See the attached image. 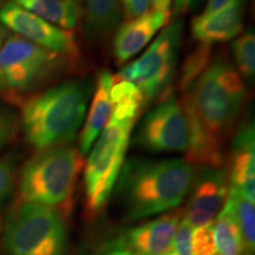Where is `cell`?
Segmentation results:
<instances>
[{"instance_id": "1", "label": "cell", "mask_w": 255, "mask_h": 255, "mask_svg": "<svg viewBox=\"0 0 255 255\" xmlns=\"http://www.w3.org/2000/svg\"><path fill=\"white\" fill-rule=\"evenodd\" d=\"M245 98L246 87L237 69L226 57L212 59L181 102L189 128L188 163L221 167L223 144L239 120Z\"/></svg>"}, {"instance_id": "2", "label": "cell", "mask_w": 255, "mask_h": 255, "mask_svg": "<svg viewBox=\"0 0 255 255\" xmlns=\"http://www.w3.org/2000/svg\"><path fill=\"white\" fill-rule=\"evenodd\" d=\"M195 168L186 159H136L126 162L117 194L132 221L178 208L191 188Z\"/></svg>"}, {"instance_id": "3", "label": "cell", "mask_w": 255, "mask_h": 255, "mask_svg": "<svg viewBox=\"0 0 255 255\" xmlns=\"http://www.w3.org/2000/svg\"><path fill=\"white\" fill-rule=\"evenodd\" d=\"M90 95L87 83L69 81L31 97L21 109L26 141L39 151L73 141L84 121Z\"/></svg>"}, {"instance_id": "4", "label": "cell", "mask_w": 255, "mask_h": 255, "mask_svg": "<svg viewBox=\"0 0 255 255\" xmlns=\"http://www.w3.org/2000/svg\"><path fill=\"white\" fill-rule=\"evenodd\" d=\"M136 121L137 116L111 114L100 138L90 149L84 168V207L89 218L103 212L116 187Z\"/></svg>"}, {"instance_id": "5", "label": "cell", "mask_w": 255, "mask_h": 255, "mask_svg": "<svg viewBox=\"0 0 255 255\" xmlns=\"http://www.w3.org/2000/svg\"><path fill=\"white\" fill-rule=\"evenodd\" d=\"M83 167L82 154L69 145L40 150L24 165L19 182L23 202L53 207L66 206L71 200Z\"/></svg>"}, {"instance_id": "6", "label": "cell", "mask_w": 255, "mask_h": 255, "mask_svg": "<svg viewBox=\"0 0 255 255\" xmlns=\"http://www.w3.org/2000/svg\"><path fill=\"white\" fill-rule=\"evenodd\" d=\"M68 228L59 209L23 202L8 215L4 245L8 255H66Z\"/></svg>"}, {"instance_id": "7", "label": "cell", "mask_w": 255, "mask_h": 255, "mask_svg": "<svg viewBox=\"0 0 255 255\" xmlns=\"http://www.w3.org/2000/svg\"><path fill=\"white\" fill-rule=\"evenodd\" d=\"M182 27L180 20L169 24L138 59L124 66L116 76L136 85L144 108L155 98L163 101L170 96L168 91L175 76Z\"/></svg>"}, {"instance_id": "8", "label": "cell", "mask_w": 255, "mask_h": 255, "mask_svg": "<svg viewBox=\"0 0 255 255\" xmlns=\"http://www.w3.org/2000/svg\"><path fill=\"white\" fill-rule=\"evenodd\" d=\"M63 64L60 53L43 49L17 34L7 36L0 49L1 89L30 90L58 71Z\"/></svg>"}, {"instance_id": "9", "label": "cell", "mask_w": 255, "mask_h": 255, "mask_svg": "<svg viewBox=\"0 0 255 255\" xmlns=\"http://www.w3.org/2000/svg\"><path fill=\"white\" fill-rule=\"evenodd\" d=\"M133 142L152 152L187 151L189 128L181 102L171 95L159 102L143 119Z\"/></svg>"}, {"instance_id": "10", "label": "cell", "mask_w": 255, "mask_h": 255, "mask_svg": "<svg viewBox=\"0 0 255 255\" xmlns=\"http://www.w3.org/2000/svg\"><path fill=\"white\" fill-rule=\"evenodd\" d=\"M0 23L43 49L63 53L70 59L79 56L78 44L72 32L47 23L15 2H7L0 7Z\"/></svg>"}, {"instance_id": "11", "label": "cell", "mask_w": 255, "mask_h": 255, "mask_svg": "<svg viewBox=\"0 0 255 255\" xmlns=\"http://www.w3.org/2000/svg\"><path fill=\"white\" fill-rule=\"evenodd\" d=\"M229 191L227 170L221 167H202L195 174L183 216L193 228L210 225L221 212Z\"/></svg>"}, {"instance_id": "12", "label": "cell", "mask_w": 255, "mask_h": 255, "mask_svg": "<svg viewBox=\"0 0 255 255\" xmlns=\"http://www.w3.org/2000/svg\"><path fill=\"white\" fill-rule=\"evenodd\" d=\"M183 209L175 208L129 229L117 242L136 255H163L173 241Z\"/></svg>"}, {"instance_id": "13", "label": "cell", "mask_w": 255, "mask_h": 255, "mask_svg": "<svg viewBox=\"0 0 255 255\" xmlns=\"http://www.w3.org/2000/svg\"><path fill=\"white\" fill-rule=\"evenodd\" d=\"M229 189L250 201H255V136L251 119L239 126L232 143L229 170Z\"/></svg>"}, {"instance_id": "14", "label": "cell", "mask_w": 255, "mask_h": 255, "mask_svg": "<svg viewBox=\"0 0 255 255\" xmlns=\"http://www.w3.org/2000/svg\"><path fill=\"white\" fill-rule=\"evenodd\" d=\"M170 20V11L151 9L142 17L127 20L121 25L114 39V56L124 63L141 51L152 39L159 28Z\"/></svg>"}, {"instance_id": "15", "label": "cell", "mask_w": 255, "mask_h": 255, "mask_svg": "<svg viewBox=\"0 0 255 255\" xmlns=\"http://www.w3.org/2000/svg\"><path fill=\"white\" fill-rule=\"evenodd\" d=\"M244 26V0L212 14H201L191 23V34L197 43L212 46L235 38Z\"/></svg>"}, {"instance_id": "16", "label": "cell", "mask_w": 255, "mask_h": 255, "mask_svg": "<svg viewBox=\"0 0 255 255\" xmlns=\"http://www.w3.org/2000/svg\"><path fill=\"white\" fill-rule=\"evenodd\" d=\"M114 82V76L109 71H102L98 76L94 98L90 108V113L85 121L79 139V152L82 155L88 154L103 131L111 116L110 89Z\"/></svg>"}, {"instance_id": "17", "label": "cell", "mask_w": 255, "mask_h": 255, "mask_svg": "<svg viewBox=\"0 0 255 255\" xmlns=\"http://www.w3.org/2000/svg\"><path fill=\"white\" fill-rule=\"evenodd\" d=\"M15 4L63 30L77 26L82 8L76 0H15Z\"/></svg>"}, {"instance_id": "18", "label": "cell", "mask_w": 255, "mask_h": 255, "mask_svg": "<svg viewBox=\"0 0 255 255\" xmlns=\"http://www.w3.org/2000/svg\"><path fill=\"white\" fill-rule=\"evenodd\" d=\"M120 17V0H88L84 30L88 36L102 39L116 28Z\"/></svg>"}, {"instance_id": "19", "label": "cell", "mask_w": 255, "mask_h": 255, "mask_svg": "<svg viewBox=\"0 0 255 255\" xmlns=\"http://www.w3.org/2000/svg\"><path fill=\"white\" fill-rule=\"evenodd\" d=\"M227 212L233 216L240 229L245 250L247 253H253L255 247V207L253 201H250L234 190L229 189L227 199L223 205Z\"/></svg>"}, {"instance_id": "20", "label": "cell", "mask_w": 255, "mask_h": 255, "mask_svg": "<svg viewBox=\"0 0 255 255\" xmlns=\"http://www.w3.org/2000/svg\"><path fill=\"white\" fill-rule=\"evenodd\" d=\"M216 255H244V240L233 216L222 207L213 222Z\"/></svg>"}, {"instance_id": "21", "label": "cell", "mask_w": 255, "mask_h": 255, "mask_svg": "<svg viewBox=\"0 0 255 255\" xmlns=\"http://www.w3.org/2000/svg\"><path fill=\"white\" fill-rule=\"evenodd\" d=\"M111 114L117 116H137L144 108L141 91L132 83L114 77L110 89Z\"/></svg>"}, {"instance_id": "22", "label": "cell", "mask_w": 255, "mask_h": 255, "mask_svg": "<svg viewBox=\"0 0 255 255\" xmlns=\"http://www.w3.org/2000/svg\"><path fill=\"white\" fill-rule=\"evenodd\" d=\"M212 62V49L209 45L200 44L189 52L184 59L180 77V89L184 92L205 71Z\"/></svg>"}, {"instance_id": "23", "label": "cell", "mask_w": 255, "mask_h": 255, "mask_svg": "<svg viewBox=\"0 0 255 255\" xmlns=\"http://www.w3.org/2000/svg\"><path fill=\"white\" fill-rule=\"evenodd\" d=\"M233 56L239 73L245 78H253L255 72V36L253 31L241 34L232 44Z\"/></svg>"}, {"instance_id": "24", "label": "cell", "mask_w": 255, "mask_h": 255, "mask_svg": "<svg viewBox=\"0 0 255 255\" xmlns=\"http://www.w3.org/2000/svg\"><path fill=\"white\" fill-rule=\"evenodd\" d=\"M191 255H216L213 223L203 227L193 228Z\"/></svg>"}, {"instance_id": "25", "label": "cell", "mask_w": 255, "mask_h": 255, "mask_svg": "<svg viewBox=\"0 0 255 255\" xmlns=\"http://www.w3.org/2000/svg\"><path fill=\"white\" fill-rule=\"evenodd\" d=\"M191 233L193 227L182 216L173 241L163 255H191Z\"/></svg>"}, {"instance_id": "26", "label": "cell", "mask_w": 255, "mask_h": 255, "mask_svg": "<svg viewBox=\"0 0 255 255\" xmlns=\"http://www.w3.org/2000/svg\"><path fill=\"white\" fill-rule=\"evenodd\" d=\"M14 181V163L11 158L0 159V202L12 189Z\"/></svg>"}, {"instance_id": "27", "label": "cell", "mask_w": 255, "mask_h": 255, "mask_svg": "<svg viewBox=\"0 0 255 255\" xmlns=\"http://www.w3.org/2000/svg\"><path fill=\"white\" fill-rule=\"evenodd\" d=\"M127 20L139 18L150 11V0H121Z\"/></svg>"}, {"instance_id": "28", "label": "cell", "mask_w": 255, "mask_h": 255, "mask_svg": "<svg viewBox=\"0 0 255 255\" xmlns=\"http://www.w3.org/2000/svg\"><path fill=\"white\" fill-rule=\"evenodd\" d=\"M238 1H240V0H208L205 11H203L202 14H212V13H215V12L222 11V9L234 5L235 2Z\"/></svg>"}, {"instance_id": "29", "label": "cell", "mask_w": 255, "mask_h": 255, "mask_svg": "<svg viewBox=\"0 0 255 255\" xmlns=\"http://www.w3.org/2000/svg\"><path fill=\"white\" fill-rule=\"evenodd\" d=\"M199 0H175V11L177 14H184L194 8Z\"/></svg>"}, {"instance_id": "30", "label": "cell", "mask_w": 255, "mask_h": 255, "mask_svg": "<svg viewBox=\"0 0 255 255\" xmlns=\"http://www.w3.org/2000/svg\"><path fill=\"white\" fill-rule=\"evenodd\" d=\"M101 255H136V254L132 253V252H130L129 250H127V248L121 246L119 242H116V244L110 245L109 248H107V250H105Z\"/></svg>"}, {"instance_id": "31", "label": "cell", "mask_w": 255, "mask_h": 255, "mask_svg": "<svg viewBox=\"0 0 255 255\" xmlns=\"http://www.w3.org/2000/svg\"><path fill=\"white\" fill-rule=\"evenodd\" d=\"M150 4L152 5L155 11L169 12V8H170L171 5V0H150Z\"/></svg>"}, {"instance_id": "32", "label": "cell", "mask_w": 255, "mask_h": 255, "mask_svg": "<svg viewBox=\"0 0 255 255\" xmlns=\"http://www.w3.org/2000/svg\"><path fill=\"white\" fill-rule=\"evenodd\" d=\"M7 34H8L7 28H6L4 25L0 23V49H1L2 44H4L5 39L7 38ZM0 89H1V84H0Z\"/></svg>"}, {"instance_id": "33", "label": "cell", "mask_w": 255, "mask_h": 255, "mask_svg": "<svg viewBox=\"0 0 255 255\" xmlns=\"http://www.w3.org/2000/svg\"><path fill=\"white\" fill-rule=\"evenodd\" d=\"M0 133H7V128L1 117H0Z\"/></svg>"}, {"instance_id": "34", "label": "cell", "mask_w": 255, "mask_h": 255, "mask_svg": "<svg viewBox=\"0 0 255 255\" xmlns=\"http://www.w3.org/2000/svg\"><path fill=\"white\" fill-rule=\"evenodd\" d=\"M6 136H7V133H0V149H1L2 144H4L5 139H6Z\"/></svg>"}, {"instance_id": "35", "label": "cell", "mask_w": 255, "mask_h": 255, "mask_svg": "<svg viewBox=\"0 0 255 255\" xmlns=\"http://www.w3.org/2000/svg\"><path fill=\"white\" fill-rule=\"evenodd\" d=\"M2 5H4V0H0V7H1Z\"/></svg>"}, {"instance_id": "36", "label": "cell", "mask_w": 255, "mask_h": 255, "mask_svg": "<svg viewBox=\"0 0 255 255\" xmlns=\"http://www.w3.org/2000/svg\"><path fill=\"white\" fill-rule=\"evenodd\" d=\"M0 232H1V225H0Z\"/></svg>"}, {"instance_id": "37", "label": "cell", "mask_w": 255, "mask_h": 255, "mask_svg": "<svg viewBox=\"0 0 255 255\" xmlns=\"http://www.w3.org/2000/svg\"><path fill=\"white\" fill-rule=\"evenodd\" d=\"M245 255H251V254H250V253H246V254H245Z\"/></svg>"}]
</instances>
